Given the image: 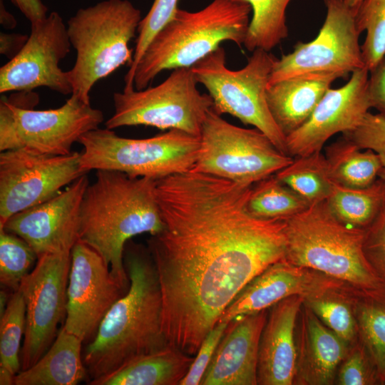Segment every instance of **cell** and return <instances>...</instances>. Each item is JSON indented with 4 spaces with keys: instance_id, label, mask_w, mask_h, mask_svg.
Returning a JSON list of instances; mask_svg holds the SVG:
<instances>
[{
    "instance_id": "cell-1",
    "label": "cell",
    "mask_w": 385,
    "mask_h": 385,
    "mask_svg": "<svg viewBox=\"0 0 385 385\" xmlns=\"http://www.w3.org/2000/svg\"><path fill=\"white\" fill-rule=\"evenodd\" d=\"M252 185L188 171L156 180L164 223L148 240L163 299L168 344L195 356L240 292L284 259V220L247 210Z\"/></svg>"
},
{
    "instance_id": "cell-2",
    "label": "cell",
    "mask_w": 385,
    "mask_h": 385,
    "mask_svg": "<svg viewBox=\"0 0 385 385\" xmlns=\"http://www.w3.org/2000/svg\"><path fill=\"white\" fill-rule=\"evenodd\" d=\"M123 259L129 288L108 310L86 346L83 361L90 381L169 346L163 328L161 289L148 247L130 240Z\"/></svg>"
},
{
    "instance_id": "cell-3",
    "label": "cell",
    "mask_w": 385,
    "mask_h": 385,
    "mask_svg": "<svg viewBox=\"0 0 385 385\" xmlns=\"http://www.w3.org/2000/svg\"><path fill=\"white\" fill-rule=\"evenodd\" d=\"M155 185L152 178L98 170L83 195L79 240L102 256L125 289L130 285L123 259L126 243L135 235H153L164 228Z\"/></svg>"
},
{
    "instance_id": "cell-4",
    "label": "cell",
    "mask_w": 385,
    "mask_h": 385,
    "mask_svg": "<svg viewBox=\"0 0 385 385\" xmlns=\"http://www.w3.org/2000/svg\"><path fill=\"white\" fill-rule=\"evenodd\" d=\"M251 12L250 5L240 0H213L197 11L178 8L154 36L138 63L134 89L146 88L163 71L192 67L223 41L241 46Z\"/></svg>"
},
{
    "instance_id": "cell-5",
    "label": "cell",
    "mask_w": 385,
    "mask_h": 385,
    "mask_svg": "<svg viewBox=\"0 0 385 385\" xmlns=\"http://www.w3.org/2000/svg\"><path fill=\"white\" fill-rule=\"evenodd\" d=\"M284 222L285 260L322 273L356 292L377 287L364 251L365 229L338 220L325 202L312 205Z\"/></svg>"
},
{
    "instance_id": "cell-6",
    "label": "cell",
    "mask_w": 385,
    "mask_h": 385,
    "mask_svg": "<svg viewBox=\"0 0 385 385\" xmlns=\"http://www.w3.org/2000/svg\"><path fill=\"white\" fill-rule=\"evenodd\" d=\"M141 11L128 0H105L78 9L67 22L73 66L67 71L72 93L86 103L101 79L132 63L130 41L138 32Z\"/></svg>"
},
{
    "instance_id": "cell-7",
    "label": "cell",
    "mask_w": 385,
    "mask_h": 385,
    "mask_svg": "<svg viewBox=\"0 0 385 385\" xmlns=\"http://www.w3.org/2000/svg\"><path fill=\"white\" fill-rule=\"evenodd\" d=\"M81 165L109 170L135 178L159 180L191 170L200 146V137L180 130L142 138L120 137L108 128H97L82 135Z\"/></svg>"
},
{
    "instance_id": "cell-8",
    "label": "cell",
    "mask_w": 385,
    "mask_h": 385,
    "mask_svg": "<svg viewBox=\"0 0 385 385\" xmlns=\"http://www.w3.org/2000/svg\"><path fill=\"white\" fill-rule=\"evenodd\" d=\"M269 52L256 49L243 68L231 70L226 66L225 51L220 46L191 68L197 83L208 91L217 113L230 114L245 125H253L288 155L286 137L276 124L267 101L269 78L277 60Z\"/></svg>"
},
{
    "instance_id": "cell-9",
    "label": "cell",
    "mask_w": 385,
    "mask_h": 385,
    "mask_svg": "<svg viewBox=\"0 0 385 385\" xmlns=\"http://www.w3.org/2000/svg\"><path fill=\"white\" fill-rule=\"evenodd\" d=\"M200 140L197 158L190 171L245 185L275 174L294 159L258 129L232 125L212 108L202 123Z\"/></svg>"
},
{
    "instance_id": "cell-10",
    "label": "cell",
    "mask_w": 385,
    "mask_h": 385,
    "mask_svg": "<svg viewBox=\"0 0 385 385\" xmlns=\"http://www.w3.org/2000/svg\"><path fill=\"white\" fill-rule=\"evenodd\" d=\"M102 111L71 94L61 106L35 110L34 106L1 96L0 151L26 149L63 155L86 133L99 128Z\"/></svg>"
},
{
    "instance_id": "cell-11",
    "label": "cell",
    "mask_w": 385,
    "mask_h": 385,
    "mask_svg": "<svg viewBox=\"0 0 385 385\" xmlns=\"http://www.w3.org/2000/svg\"><path fill=\"white\" fill-rule=\"evenodd\" d=\"M192 68H180L162 83L143 90L113 93V114L105 127L148 125L177 129L200 137L202 123L212 108V98L201 93Z\"/></svg>"
},
{
    "instance_id": "cell-12",
    "label": "cell",
    "mask_w": 385,
    "mask_h": 385,
    "mask_svg": "<svg viewBox=\"0 0 385 385\" xmlns=\"http://www.w3.org/2000/svg\"><path fill=\"white\" fill-rule=\"evenodd\" d=\"M326 16L317 36L299 41L276 60L268 86L298 76L344 78L364 68L355 11L344 0H323Z\"/></svg>"
},
{
    "instance_id": "cell-13",
    "label": "cell",
    "mask_w": 385,
    "mask_h": 385,
    "mask_svg": "<svg viewBox=\"0 0 385 385\" xmlns=\"http://www.w3.org/2000/svg\"><path fill=\"white\" fill-rule=\"evenodd\" d=\"M81 153L51 155L26 149L0 153V227L12 215L41 204L88 173Z\"/></svg>"
},
{
    "instance_id": "cell-14",
    "label": "cell",
    "mask_w": 385,
    "mask_h": 385,
    "mask_svg": "<svg viewBox=\"0 0 385 385\" xmlns=\"http://www.w3.org/2000/svg\"><path fill=\"white\" fill-rule=\"evenodd\" d=\"M71 253L38 257L35 267L21 281L19 290L26 304L21 370L33 366L46 352L66 317Z\"/></svg>"
},
{
    "instance_id": "cell-15",
    "label": "cell",
    "mask_w": 385,
    "mask_h": 385,
    "mask_svg": "<svg viewBox=\"0 0 385 385\" xmlns=\"http://www.w3.org/2000/svg\"><path fill=\"white\" fill-rule=\"evenodd\" d=\"M71 47L67 26L56 11L31 24L23 48L0 68V93L46 87L62 95L71 94L67 71L60 67Z\"/></svg>"
},
{
    "instance_id": "cell-16",
    "label": "cell",
    "mask_w": 385,
    "mask_h": 385,
    "mask_svg": "<svg viewBox=\"0 0 385 385\" xmlns=\"http://www.w3.org/2000/svg\"><path fill=\"white\" fill-rule=\"evenodd\" d=\"M64 326L83 342L96 335L103 319L128 289L112 274L102 256L78 240L71 250Z\"/></svg>"
},
{
    "instance_id": "cell-17",
    "label": "cell",
    "mask_w": 385,
    "mask_h": 385,
    "mask_svg": "<svg viewBox=\"0 0 385 385\" xmlns=\"http://www.w3.org/2000/svg\"><path fill=\"white\" fill-rule=\"evenodd\" d=\"M87 174L53 198L10 217L0 228L25 240L38 257L71 252L79 240L81 207Z\"/></svg>"
},
{
    "instance_id": "cell-18",
    "label": "cell",
    "mask_w": 385,
    "mask_h": 385,
    "mask_svg": "<svg viewBox=\"0 0 385 385\" xmlns=\"http://www.w3.org/2000/svg\"><path fill=\"white\" fill-rule=\"evenodd\" d=\"M366 68L354 71L347 83L329 88L307 121L286 137L287 154L292 157L321 152L334 135L354 130L371 108Z\"/></svg>"
},
{
    "instance_id": "cell-19",
    "label": "cell",
    "mask_w": 385,
    "mask_h": 385,
    "mask_svg": "<svg viewBox=\"0 0 385 385\" xmlns=\"http://www.w3.org/2000/svg\"><path fill=\"white\" fill-rule=\"evenodd\" d=\"M345 286L322 273L283 259L252 279L227 307L218 322L230 323L237 317L267 309L293 295L305 299Z\"/></svg>"
},
{
    "instance_id": "cell-20",
    "label": "cell",
    "mask_w": 385,
    "mask_h": 385,
    "mask_svg": "<svg viewBox=\"0 0 385 385\" xmlns=\"http://www.w3.org/2000/svg\"><path fill=\"white\" fill-rule=\"evenodd\" d=\"M267 309L231 321L203 376L202 385H256L259 345Z\"/></svg>"
},
{
    "instance_id": "cell-21",
    "label": "cell",
    "mask_w": 385,
    "mask_h": 385,
    "mask_svg": "<svg viewBox=\"0 0 385 385\" xmlns=\"http://www.w3.org/2000/svg\"><path fill=\"white\" fill-rule=\"evenodd\" d=\"M300 295L287 297L271 307L260 337L257 384L292 385L297 370V320L304 303Z\"/></svg>"
},
{
    "instance_id": "cell-22",
    "label": "cell",
    "mask_w": 385,
    "mask_h": 385,
    "mask_svg": "<svg viewBox=\"0 0 385 385\" xmlns=\"http://www.w3.org/2000/svg\"><path fill=\"white\" fill-rule=\"evenodd\" d=\"M297 384L327 385L348 354V344L327 327L304 303L299 316Z\"/></svg>"
},
{
    "instance_id": "cell-23",
    "label": "cell",
    "mask_w": 385,
    "mask_h": 385,
    "mask_svg": "<svg viewBox=\"0 0 385 385\" xmlns=\"http://www.w3.org/2000/svg\"><path fill=\"white\" fill-rule=\"evenodd\" d=\"M334 81L317 76H298L267 86L269 109L285 137L307 121Z\"/></svg>"
},
{
    "instance_id": "cell-24",
    "label": "cell",
    "mask_w": 385,
    "mask_h": 385,
    "mask_svg": "<svg viewBox=\"0 0 385 385\" xmlns=\"http://www.w3.org/2000/svg\"><path fill=\"white\" fill-rule=\"evenodd\" d=\"M83 342L62 327L40 359L16 375L15 385H76L84 381L88 374L81 356Z\"/></svg>"
},
{
    "instance_id": "cell-25",
    "label": "cell",
    "mask_w": 385,
    "mask_h": 385,
    "mask_svg": "<svg viewBox=\"0 0 385 385\" xmlns=\"http://www.w3.org/2000/svg\"><path fill=\"white\" fill-rule=\"evenodd\" d=\"M195 359L178 348L168 346L139 356L115 371L89 381L91 385H178Z\"/></svg>"
},
{
    "instance_id": "cell-26",
    "label": "cell",
    "mask_w": 385,
    "mask_h": 385,
    "mask_svg": "<svg viewBox=\"0 0 385 385\" xmlns=\"http://www.w3.org/2000/svg\"><path fill=\"white\" fill-rule=\"evenodd\" d=\"M324 155L334 183L348 188L371 185L383 167L375 152L360 149L343 135L326 148Z\"/></svg>"
},
{
    "instance_id": "cell-27",
    "label": "cell",
    "mask_w": 385,
    "mask_h": 385,
    "mask_svg": "<svg viewBox=\"0 0 385 385\" xmlns=\"http://www.w3.org/2000/svg\"><path fill=\"white\" fill-rule=\"evenodd\" d=\"M385 200V184L378 178L371 185L354 188L334 184L324 201L329 211L340 222L360 229L367 228Z\"/></svg>"
},
{
    "instance_id": "cell-28",
    "label": "cell",
    "mask_w": 385,
    "mask_h": 385,
    "mask_svg": "<svg viewBox=\"0 0 385 385\" xmlns=\"http://www.w3.org/2000/svg\"><path fill=\"white\" fill-rule=\"evenodd\" d=\"M274 175L310 205L324 202L335 184L322 151L295 157L289 165Z\"/></svg>"
},
{
    "instance_id": "cell-29",
    "label": "cell",
    "mask_w": 385,
    "mask_h": 385,
    "mask_svg": "<svg viewBox=\"0 0 385 385\" xmlns=\"http://www.w3.org/2000/svg\"><path fill=\"white\" fill-rule=\"evenodd\" d=\"M255 184L248 197L247 208L257 218L285 220L310 206L274 174Z\"/></svg>"
},
{
    "instance_id": "cell-30",
    "label": "cell",
    "mask_w": 385,
    "mask_h": 385,
    "mask_svg": "<svg viewBox=\"0 0 385 385\" xmlns=\"http://www.w3.org/2000/svg\"><path fill=\"white\" fill-rule=\"evenodd\" d=\"M248 3L252 16L243 45L249 51H270L288 36L286 11L292 0H240Z\"/></svg>"
},
{
    "instance_id": "cell-31",
    "label": "cell",
    "mask_w": 385,
    "mask_h": 385,
    "mask_svg": "<svg viewBox=\"0 0 385 385\" xmlns=\"http://www.w3.org/2000/svg\"><path fill=\"white\" fill-rule=\"evenodd\" d=\"M356 292L345 287L304 299L317 317L347 344L354 342L357 329L352 307Z\"/></svg>"
},
{
    "instance_id": "cell-32",
    "label": "cell",
    "mask_w": 385,
    "mask_h": 385,
    "mask_svg": "<svg viewBox=\"0 0 385 385\" xmlns=\"http://www.w3.org/2000/svg\"><path fill=\"white\" fill-rule=\"evenodd\" d=\"M26 329V304L21 292H14L0 317V365L17 374L21 370V342Z\"/></svg>"
},
{
    "instance_id": "cell-33",
    "label": "cell",
    "mask_w": 385,
    "mask_h": 385,
    "mask_svg": "<svg viewBox=\"0 0 385 385\" xmlns=\"http://www.w3.org/2000/svg\"><path fill=\"white\" fill-rule=\"evenodd\" d=\"M355 19L359 33L366 32L361 52L369 71L385 56V0H363Z\"/></svg>"
},
{
    "instance_id": "cell-34",
    "label": "cell",
    "mask_w": 385,
    "mask_h": 385,
    "mask_svg": "<svg viewBox=\"0 0 385 385\" xmlns=\"http://www.w3.org/2000/svg\"><path fill=\"white\" fill-rule=\"evenodd\" d=\"M36 259V252L25 240L0 228V282L3 286L18 291Z\"/></svg>"
},
{
    "instance_id": "cell-35",
    "label": "cell",
    "mask_w": 385,
    "mask_h": 385,
    "mask_svg": "<svg viewBox=\"0 0 385 385\" xmlns=\"http://www.w3.org/2000/svg\"><path fill=\"white\" fill-rule=\"evenodd\" d=\"M178 0H154L145 16L141 19L138 28L133 61L125 75L123 91L134 89L135 68L154 36L172 19L178 7Z\"/></svg>"
},
{
    "instance_id": "cell-36",
    "label": "cell",
    "mask_w": 385,
    "mask_h": 385,
    "mask_svg": "<svg viewBox=\"0 0 385 385\" xmlns=\"http://www.w3.org/2000/svg\"><path fill=\"white\" fill-rule=\"evenodd\" d=\"M357 329L381 371H385V307L354 303Z\"/></svg>"
},
{
    "instance_id": "cell-37",
    "label": "cell",
    "mask_w": 385,
    "mask_h": 385,
    "mask_svg": "<svg viewBox=\"0 0 385 385\" xmlns=\"http://www.w3.org/2000/svg\"><path fill=\"white\" fill-rule=\"evenodd\" d=\"M360 149L375 152L385 167V118L369 112L354 130L342 134Z\"/></svg>"
},
{
    "instance_id": "cell-38",
    "label": "cell",
    "mask_w": 385,
    "mask_h": 385,
    "mask_svg": "<svg viewBox=\"0 0 385 385\" xmlns=\"http://www.w3.org/2000/svg\"><path fill=\"white\" fill-rule=\"evenodd\" d=\"M228 324L229 323L227 322H218L207 334L195 356L188 372L179 385L201 384L203 376Z\"/></svg>"
},
{
    "instance_id": "cell-39",
    "label": "cell",
    "mask_w": 385,
    "mask_h": 385,
    "mask_svg": "<svg viewBox=\"0 0 385 385\" xmlns=\"http://www.w3.org/2000/svg\"><path fill=\"white\" fill-rule=\"evenodd\" d=\"M364 251L371 267L385 274V200L374 220L365 229Z\"/></svg>"
},
{
    "instance_id": "cell-40",
    "label": "cell",
    "mask_w": 385,
    "mask_h": 385,
    "mask_svg": "<svg viewBox=\"0 0 385 385\" xmlns=\"http://www.w3.org/2000/svg\"><path fill=\"white\" fill-rule=\"evenodd\" d=\"M337 384L363 385L369 382L366 360L361 349H352L346 355L338 372Z\"/></svg>"
},
{
    "instance_id": "cell-41",
    "label": "cell",
    "mask_w": 385,
    "mask_h": 385,
    "mask_svg": "<svg viewBox=\"0 0 385 385\" xmlns=\"http://www.w3.org/2000/svg\"><path fill=\"white\" fill-rule=\"evenodd\" d=\"M367 92L371 108L385 118V56L369 71Z\"/></svg>"
},
{
    "instance_id": "cell-42",
    "label": "cell",
    "mask_w": 385,
    "mask_h": 385,
    "mask_svg": "<svg viewBox=\"0 0 385 385\" xmlns=\"http://www.w3.org/2000/svg\"><path fill=\"white\" fill-rule=\"evenodd\" d=\"M29 38L21 34H0V53L11 59L23 48Z\"/></svg>"
},
{
    "instance_id": "cell-43",
    "label": "cell",
    "mask_w": 385,
    "mask_h": 385,
    "mask_svg": "<svg viewBox=\"0 0 385 385\" xmlns=\"http://www.w3.org/2000/svg\"><path fill=\"white\" fill-rule=\"evenodd\" d=\"M30 21H38L47 16L48 8L41 0H11Z\"/></svg>"
},
{
    "instance_id": "cell-44",
    "label": "cell",
    "mask_w": 385,
    "mask_h": 385,
    "mask_svg": "<svg viewBox=\"0 0 385 385\" xmlns=\"http://www.w3.org/2000/svg\"><path fill=\"white\" fill-rule=\"evenodd\" d=\"M0 22L2 26L6 29H13L16 26L14 16L6 9L1 0L0 4Z\"/></svg>"
},
{
    "instance_id": "cell-45",
    "label": "cell",
    "mask_w": 385,
    "mask_h": 385,
    "mask_svg": "<svg viewBox=\"0 0 385 385\" xmlns=\"http://www.w3.org/2000/svg\"><path fill=\"white\" fill-rule=\"evenodd\" d=\"M15 376L11 371L4 366L0 365V384L12 385L15 384Z\"/></svg>"
},
{
    "instance_id": "cell-46",
    "label": "cell",
    "mask_w": 385,
    "mask_h": 385,
    "mask_svg": "<svg viewBox=\"0 0 385 385\" xmlns=\"http://www.w3.org/2000/svg\"><path fill=\"white\" fill-rule=\"evenodd\" d=\"M10 296L9 293L5 290H1L0 292V317L4 313Z\"/></svg>"
},
{
    "instance_id": "cell-47",
    "label": "cell",
    "mask_w": 385,
    "mask_h": 385,
    "mask_svg": "<svg viewBox=\"0 0 385 385\" xmlns=\"http://www.w3.org/2000/svg\"><path fill=\"white\" fill-rule=\"evenodd\" d=\"M363 0H344V3L352 9L355 13Z\"/></svg>"
},
{
    "instance_id": "cell-48",
    "label": "cell",
    "mask_w": 385,
    "mask_h": 385,
    "mask_svg": "<svg viewBox=\"0 0 385 385\" xmlns=\"http://www.w3.org/2000/svg\"><path fill=\"white\" fill-rule=\"evenodd\" d=\"M378 178L382 180L383 183L385 184V167L383 166L382 168L381 169L379 173Z\"/></svg>"
}]
</instances>
